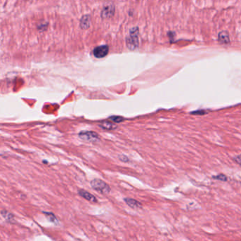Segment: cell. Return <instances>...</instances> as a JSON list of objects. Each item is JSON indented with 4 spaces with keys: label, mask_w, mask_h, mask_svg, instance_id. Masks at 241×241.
Segmentation results:
<instances>
[{
    "label": "cell",
    "mask_w": 241,
    "mask_h": 241,
    "mask_svg": "<svg viewBox=\"0 0 241 241\" xmlns=\"http://www.w3.org/2000/svg\"><path fill=\"white\" fill-rule=\"evenodd\" d=\"M91 185L93 189L102 195H108L110 192V187L103 180L100 179H94L91 181Z\"/></svg>",
    "instance_id": "obj_1"
},
{
    "label": "cell",
    "mask_w": 241,
    "mask_h": 241,
    "mask_svg": "<svg viewBox=\"0 0 241 241\" xmlns=\"http://www.w3.org/2000/svg\"><path fill=\"white\" fill-rule=\"evenodd\" d=\"M138 28H134L129 31V36L127 37V46L130 50H135L139 46Z\"/></svg>",
    "instance_id": "obj_2"
},
{
    "label": "cell",
    "mask_w": 241,
    "mask_h": 241,
    "mask_svg": "<svg viewBox=\"0 0 241 241\" xmlns=\"http://www.w3.org/2000/svg\"><path fill=\"white\" fill-rule=\"evenodd\" d=\"M79 137L82 140L88 142H97L100 140L98 135L93 131H82L79 133Z\"/></svg>",
    "instance_id": "obj_3"
},
{
    "label": "cell",
    "mask_w": 241,
    "mask_h": 241,
    "mask_svg": "<svg viewBox=\"0 0 241 241\" xmlns=\"http://www.w3.org/2000/svg\"><path fill=\"white\" fill-rule=\"evenodd\" d=\"M109 51V48L107 46H98L93 50V55L97 58H103L106 56Z\"/></svg>",
    "instance_id": "obj_4"
},
{
    "label": "cell",
    "mask_w": 241,
    "mask_h": 241,
    "mask_svg": "<svg viewBox=\"0 0 241 241\" xmlns=\"http://www.w3.org/2000/svg\"><path fill=\"white\" fill-rule=\"evenodd\" d=\"M115 12V7L113 5H107L104 7L103 9L101 11V16L104 19L110 18L114 15Z\"/></svg>",
    "instance_id": "obj_5"
},
{
    "label": "cell",
    "mask_w": 241,
    "mask_h": 241,
    "mask_svg": "<svg viewBox=\"0 0 241 241\" xmlns=\"http://www.w3.org/2000/svg\"><path fill=\"white\" fill-rule=\"evenodd\" d=\"M78 193H79V195H80L81 197L84 198L85 199L88 200V201L91 202H93V203L98 202V199H96V197H95L94 195H92V194L90 193V192H87V191L84 190V189H79Z\"/></svg>",
    "instance_id": "obj_6"
},
{
    "label": "cell",
    "mask_w": 241,
    "mask_h": 241,
    "mask_svg": "<svg viewBox=\"0 0 241 241\" xmlns=\"http://www.w3.org/2000/svg\"><path fill=\"white\" fill-rule=\"evenodd\" d=\"M124 201L129 207L132 208V209H140V208H141V204L136 199L126 197L124 199Z\"/></svg>",
    "instance_id": "obj_7"
},
{
    "label": "cell",
    "mask_w": 241,
    "mask_h": 241,
    "mask_svg": "<svg viewBox=\"0 0 241 241\" xmlns=\"http://www.w3.org/2000/svg\"><path fill=\"white\" fill-rule=\"evenodd\" d=\"M218 40L224 44H228L230 43L229 34L226 31H221L218 34Z\"/></svg>",
    "instance_id": "obj_8"
},
{
    "label": "cell",
    "mask_w": 241,
    "mask_h": 241,
    "mask_svg": "<svg viewBox=\"0 0 241 241\" xmlns=\"http://www.w3.org/2000/svg\"><path fill=\"white\" fill-rule=\"evenodd\" d=\"M81 27L84 29H87L89 28L91 23V18L88 15H85L81 19Z\"/></svg>",
    "instance_id": "obj_9"
},
{
    "label": "cell",
    "mask_w": 241,
    "mask_h": 241,
    "mask_svg": "<svg viewBox=\"0 0 241 241\" xmlns=\"http://www.w3.org/2000/svg\"><path fill=\"white\" fill-rule=\"evenodd\" d=\"M102 129H106V130H112V129H115L117 127V125L113 124L110 122H103L101 123V125H99Z\"/></svg>",
    "instance_id": "obj_10"
},
{
    "label": "cell",
    "mask_w": 241,
    "mask_h": 241,
    "mask_svg": "<svg viewBox=\"0 0 241 241\" xmlns=\"http://www.w3.org/2000/svg\"><path fill=\"white\" fill-rule=\"evenodd\" d=\"M1 214L3 217L7 220V221H10V222H11V221L13 220V215L11 213H10V212H7V211L1 210Z\"/></svg>",
    "instance_id": "obj_11"
},
{
    "label": "cell",
    "mask_w": 241,
    "mask_h": 241,
    "mask_svg": "<svg viewBox=\"0 0 241 241\" xmlns=\"http://www.w3.org/2000/svg\"><path fill=\"white\" fill-rule=\"evenodd\" d=\"M109 120H112V122L115 123H121L122 121L124 120V118L121 116H111V117H109Z\"/></svg>",
    "instance_id": "obj_12"
},
{
    "label": "cell",
    "mask_w": 241,
    "mask_h": 241,
    "mask_svg": "<svg viewBox=\"0 0 241 241\" xmlns=\"http://www.w3.org/2000/svg\"><path fill=\"white\" fill-rule=\"evenodd\" d=\"M44 214H45V215L47 216V218H48L50 221H52V222L56 223L57 218H55V215H54L53 214L49 213V212H44Z\"/></svg>",
    "instance_id": "obj_13"
},
{
    "label": "cell",
    "mask_w": 241,
    "mask_h": 241,
    "mask_svg": "<svg viewBox=\"0 0 241 241\" xmlns=\"http://www.w3.org/2000/svg\"><path fill=\"white\" fill-rule=\"evenodd\" d=\"M214 178L216 179V180H227V177H226L224 175H218L217 176H214V177H213Z\"/></svg>",
    "instance_id": "obj_14"
},
{
    "label": "cell",
    "mask_w": 241,
    "mask_h": 241,
    "mask_svg": "<svg viewBox=\"0 0 241 241\" xmlns=\"http://www.w3.org/2000/svg\"><path fill=\"white\" fill-rule=\"evenodd\" d=\"M206 113H207V112H206L205 110H198V111H195V112H192V115H202Z\"/></svg>",
    "instance_id": "obj_15"
},
{
    "label": "cell",
    "mask_w": 241,
    "mask_h": 241,
    "mask_svg": "<svg viewBox=\"0 0 241 241\" xmlns=\"http://www.w3.org/2000/svg\"><path fill=\"white\" fill-rule=\"evenodd\" d=\"M235 160H236V163H238L239 165H241V155H240V156H236V157L235 158Z\"/></svg>",
    "instance_id": "obj_16"
},
{
    "label": "cell",
    "mask_w": 241,
    "mask_h": 241,
    "mask_svg": "<svg viewBox=\"0 0 241 241\" xmlns=\"http://www.w3.org/2000/svg\"><path fill=\"white\" fill-rule=\"evenodd\" d=\"M120 160H121L122 161H124V162H126V161H128V159H127V157L126 156H123V159H120Z\"/></svg>",
    "instance_id": "obj_17"
}]
</instances>
